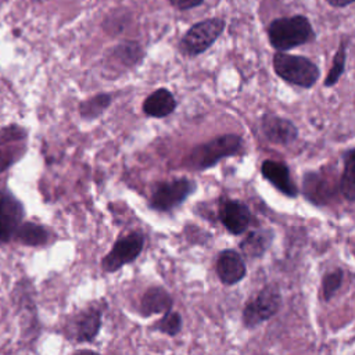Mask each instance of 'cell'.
I'll return each instance as SVG.
<instances>
[{
	"label": "cell",
	"instance_id": "2e32d148",
	"mask_svg": "<svg viewBox=\"0 0 355 355\" xmlns=\"http://www.w3.org/2000/svg\"><path fill=\"white\" fill-rule=\"evenodd\" d=\"M143 112L153 118H165L171 115L176 108V100L171 90L159 87L146 97L143 103Z\"/></svg>",
	"mask_w": 355,
	"mask_h": 355
},
{
	"label": "cell",
	"instance_id": "cb8c5ba5",
	"mask_svg": "<svg viewBox=\"0 0 355 355\" xmlns=\"http://www.w3.org/2000/svg\"><path fill=\"white\" fill-rule=\"evenodd\" d=\"M157 331H161L168 336H176L182 330V316L179 312L175 311H168L164 313V316L154 324Z\"/></svg>",
	"mask_w": 355,
	"mask_h": 355
},
{
	"label": "cell",
	"instance_id": "4316f807",
	"mask_svg": "<svg viewBox=\"0 0 355 355\" xmlns=\"http://www.w3.org/2000/svg\"><path fill=\"white\" fill-rule=\"evenodd\" d=\"M326 1L333 7H345L351 3H354L355 0H326Z\"/></svg>",
	"mask_w": 355,
	"mask_h": 355
},
{
	"label": "cell",
	"instance_id": "7402d4cb",
	"mask_svg": "<svg viewBox=\"0 0 355 355\" xmlns=\"http://www.w3.org/2000/svg\"><path fill=\"white\" fill-rule=\"evenodd\" d=\"M344 171L340 179V191L344 198L349 202L355 200V184H354V148H348L344 155Z\"/></svg>",
	"mask_w": 355,
	"mask_h": 355
},
{
	"label": "cell",
	"instance_id": "3957f363",
	"mask_svg": "<svg viewBox=\"0 0 355 355\" xmlns=\"http://www.w3.org/2000/svg\"><path fill=\"white\" fill-rule=\"evenodd\" d=\"M273 69L286 82L309 89L319 79L318 65L306 57L277 51L273 55Z\"/></svg>",
	"mask_w": 355,
	"mask_h": 355
},
{
	"label": "cell",
	"instance_id": "83f0119b",
	"mask_svg": "<svg viewBox=\"0 0 355 355\" xmlns=\"http://www.w3.org/2000/svg\"><path fill=\"white\" fill-rule=\"evenodd\" d=\"M35 1H42V0H35Z\"/></svg>",
	"mask_w": 355,
	"mask_h": 355
},
{
	"label": "cell",
	"instance_id": "9a60e30c",
	"mask_svg": "<svg viewBox=\"0 0 355 355\" xmlns=\"http://www.w3.org/2000/svg\"><path fill=\"white\" fill-rule=\"evenodd\" d=\"M302 193L305 198L315 205H326L334 196L329 180L316 172H306L302 179Z\"/></svg>",
	"mask_w": 355,
	"mask_h": 355
},
{
	"label": "cell",
	"instance_id": "ac0fdd59",
	"mask_svg": "<svg viewBox=\"0 0 355 355\" xmlns=\"http://www.w3.org/2000/svg\"><path fill=\"white\" fill-rule=\"evenodd\" d=\"M273 232L270 229H259L247 234L240 243V250L248 258H261L273 241Z\"/></svg>",
	"mask_w": 355,
	"mask_h": 355
},
{
	"label": "cell",
	"instance_id": "8992f818",
	"mask_svg": "<svg viewBox=\"0 0 355 355\" xmlns=\"http://www.w3.org/2000/svg\"><path fill=\"white\" fill-rule=\"evenodd\" d=\"M197 189L196 182L182 178L169 182L158 183L151 194L150 207L155 211L168 212L184 202V200L191 196Z\"/></svg>",
	"mask_w": 355,
	"mask_h": 355
},
{
	"label": "cell",
	"instance_id": "d6986e66",
	"mask_svg": "<svg viewBox=\"0 0 355 355\" xmlns=\"http://www.w3.org/2000/svg\"><path fill=\"white\" fill-rule=\"evenodd\" d=\"M49 239L50 234L47 229L35 222H21L12 237V240L29 247L44 245L49 243Z\"/></svg>",
	"mask_w": 355,
	"mask_h": 355
},
{
	"label": "cell",
	"instance_id": "7c38bea8",
	"mask_svg": "<svg viewBox=\"0 0 355 355\" xmlns=\"http://www.w3.org/2000/svg\"><path fill=\"white\" fill-rule=\"evenodd\" d=\"M219 219L230 234L239 236L250 226L251 212L244 202L237 200H226L220 204Z\"/></svg>",
	"mask_w": 355,
	"mask_h": 355
},
{
	"label": "cell",
	"instance_id": "8fae6325",
	"mask_svg": "<svg viewBox=\"0 0 355 355\" xmlns=\"http://www.w3.org/2000/svg\"><path fill=\"white\" fill-rule=\"evenodd\" d=\"M261 130L265 139L273 144L286 146L298 137V129L291 121L272 112L262 115Z\"/></svg>",
	"mask_w": 355,
	"mask_h": 355
},
{
	"label": "cell",
	"instance_id": "7a4b0ae2",
	"mask_svg": "<svg viewBox=\"0 0 355 355\" xmlns=\"http://www.w3.org/2000/svg\"><path fill=\"white\" fill-rule=\"evenodd\" d=\"M241 146L243 139L239 135L227 133L218 136L209 141L196 146L187 157L186 166L191 171L209 169L220 159L237 154Z\"/></svg>",
	"mask_w": 355,
	"mask_h": 355
},
{
	"label": "cell",
	"instance_id": "30bf717a",
	"mask_svg": "<svg viewBox=\"0 0 355 355\" xmlns=\"http://www.w3.org/2000/svg\"><path fill=\"white\" fill-rule=\"evenodd\" d=\"M103 309L98 306H90L79 312L69 324V338L78 343H90L93 341L101 327Z\"/></svg>",
	"mask_w": 355,
	"mask_h": 355
},
{
	"label": "cell",
	"instance_id": "d4e9b609",
	"mask_svg": "<svg viewBox=\"0 0 355 355\" xmlns=\"http://www.w3.org/2000/svg\"><path fill=\"white\" fill-rule=\"evenodd\" d=\"M343 277H344V272L340 268L324 275L322 282V294L324 301H330L334 297V294L338 291V288L343 284Z\"/></svg>",
	"mask_w": 355,
	"mask_h": 355
},
{
	"label": "cell",
	"instance_id": "ffe728a7",
	"mask_svg": "<svg viewBox=\"0 0 355 355\" xmlns=\"http://www.w3.org/2000/svg\"><path fill=\"white\" fill-rule=\"evenodd\" d=\"M143 49L137 42L125 40L111 49V58L123 68H132L137 65L143 58Z\"/></svg>",
	"mask_w": 355,
	"mask_h": 355
},
{
	"label": "cell",
	"instance_id": "52a82bcc",
	"mask_svg": "<svg viewBox=\"0 0 355 355\" xmlns=\"http://www.w3.org/2000/svg\"><path fill=\"white\" fill-rule=\"evenodd\" d=\"M144 247V236L141 232L136 230L126 236H121L111 251L101 259L103 270L112 273L119 270L123 265L132 263L137 259Z\"/></svg>",
	"mask_w": 355,
	"mask_h": 355
},
{
	"label": "cell",
	"instance_id": "5bb4252c",
	"mask_svg": "<svg viewBox=\"0 0 355 355\" xmlns=\"http://www.w3.org/2000/svg\"><path fill=\"white\" fill-rule=\"evenodd\" d=\"M216 273L223 284L233 286L245 277L247 266L237 251L223 250L216 261Z\"/></svg>",
	"mask_w": 355,
	"mask_h": 355
},
{
	"label": "cell",
	"instance_id": "ba28073f",
	"mask_svg": "<svg viewBox=\"0 0 355 355\" xmlns=\"http://www.w3.org/2000/svg\"><path fill=\"white\" fill-rule=\"evenodd\" d=\"M25 218L22 202L8 190L0 189V243H10Z\"/></svg>",
	"mask_w": 355,
	"mask_h": 355
},
{
	"label": "cell",
	"instance_id": "44dd1931",
	"mask_svg": "<svg viewBox=\"0 0 355 355\" xmlns=\"http://www.w3.org/2000/svg\"><path fill=\"white\" fill-rule=\"evenodd\" d=\"M111 101H112V97L107 93L96 94V96L80 103L79 114L83 119L93 121V119L98 118L110 107Z\"/></svg>",
	"mask_w": 355,
	"mask_h": 355
},
{
	"label": "cell",
	"instance_id": "4fadbf2b",
	"mask_svg": "<svg viewBox=\"0 0 355 355\" xmlns=\"http://www.w3.org/2000/svg\"><path fill=\"white\" fill-rule=\"evenodd\" d=\"M261 173L272 186H275L284 196L291 198L298 196V189L291 179L288 166L284 162L266 159L261 165Z\"/></svg>",
	"mask_w": 355,
	"mask_h": 355
},
{
	"label": "cell",
	"instance_id": "5b68a950",
	"mask_svg": "<svg viewBox=\"0 0 355 355\" xmlns=\"http://www.w3.org/2000/svg\"><path fill=\"white\" fill-rule=\"evenodd\" d=\"M225 29V21L209 18L194 24L180 40V50L190 57L198 55L208 50Z\"/></svg>",
	"mask_w": 355,
	"mask_h": 355
},
{
	"label": "cell",
	"instance_id": "e0dca14e",
	"mask_svg": "<svg viewBox=\"0 0 355 355\" xmlns=\"http://www.w3.org/2000/svg\"><path fill=\"white\" fill-rule=\"evenodd\" d=\"M172 305V297L165 288L150 287L141 297L140 311L143 316H151L154 313H165L171 311Z\"/></svg>",
	"mask_w": 355,
	"mask_h": 355
},
{
	"label": "cell",
	"instance_id": "6da1fadb",
	"mask_svg": "<svg viewBox=\"0 0 355 355\" xmlns=\"http://www.w3.org/2000/svg\"><path fill=\"white\" fill-rule=\"evenodd\" d=\"M268 37L273 49L286 51L313 40L315 32L306 17L293 15L272 21L268 26Z\"/></svg>",
	"mask_w": 355,
	"mask_h": 355
},
{
	"label": "cell",
	"instance_id": "9c48e42d",
	"mask_svg": "<svg viewBox=\"0 0 355 355\" xmlns=\"http://www.w3.org/2000/svg\"><path fill=\"white\" fill-rule=\"evenodd\" d=\"M26 130L15 123L0 130V172L14 165L26 150Z\"/></svg>",
	"mask_w": 355,
	"mask_h": 355
},
{
	"label": "cell",
	"instance_id": "603a6c76",
	"mask_svg": "<svg viewBox=\"0 0 355 355\" xmlns=\"http://www.w3.org/2000/svg\"><path fill=\"white\" fill-rule=\"evenodd\" d=\"M345 60H347V43L343 40L340 43V47L338 50L336 51L334 54V58H333V65L324 79V86H333L338 82L340 76L343 75L344 72V68H345Z\"/></svg>",
	"mask_w": 355,
	"mask_h": 355
},
{
	"label": "cell",
	"instance_id": "484cf974",
	"mask_svg": "<svg viewBox=\"0 0 355 355\" xmlns=\"http://www.w3.org/2000/svg\"><path fill=\"white\" fill-rule=\"evenodd\" d=\"M204 0H169V3L178 10H190L200 6Z\"/></svg>",
	"mask_w": 355,
	"mask_h": 355
},
{
	"label": "cell",
	"instance_id": "277c9868",
	"mask_svg": "<svg viewBox=\"0 0 355 355\" xmlns=\"http://www.w3.org/2000/svg\"><path fill=\"white\" fill-rule=\"evenodd\" d=\"M282 306V294L277 284H266L255 297L254 301L243 309V324L247 329H254L262 322L275 316Z\"/></svg>",
	"mask_w": 355,
	"mask_h": 355
}]
</instances>
